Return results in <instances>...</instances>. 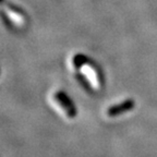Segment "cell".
<instances>
[{
    "label": "cell",
    "instance_id": "1",
    "mask_svg": "<svg viewBox=\"0 0 157 157\" xmlns=\"http://www.w3.org/2000/svg\"><path fill=\"white\" fill-rule=\"evenodd\" d=\"M81 72L86 78V81H88L90 85L93 86V88L99 87V76H98L97 71L95 70V67L93 64L81 62Z\"/></svg>",
    "mask_w": 157,
    "mask_h": 157
},
{
    "label": "cell",
    "instance_id": "2",
    "mask_svg": "<svg viewBox=\"0 0 157 157\" xmlns=\"http://www.w3.org/2000/svg\"><path fill=\"white\" fill-rule=\"evenodd\" d=\"M57 101H58V103L60 104V105H62V107L66 109L67 113H68V115L70 116V117H74V116H75V109H74V107L72 106L71 101H69V98L66 96V94H63V93L57 94Z\"/></svg>",
    "mask_w": 157,
    "mask_h": 157
},
{
    "label": "cell",
    "instance_id": "3",
    "mask_svg": "<svg viewBox=\"0 0 157 157\" xmlns=\"http://www.w3.org/2000/svg\"><path fill=\"white\" fill-rule=\"evenodd\" d=\"M133 101H127L123 104H120L119 106H115V107H111L109 110H108V115L113 117V116H118L120 115L121 113H124L133 108Z\"/></svg>",
    "mask_w": 157,
    "mask_h": 157
}]
</instances>
